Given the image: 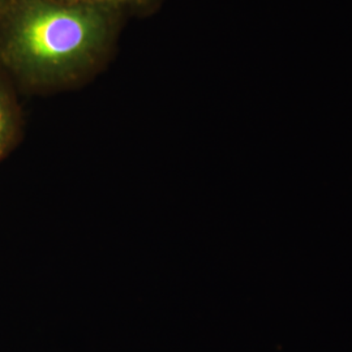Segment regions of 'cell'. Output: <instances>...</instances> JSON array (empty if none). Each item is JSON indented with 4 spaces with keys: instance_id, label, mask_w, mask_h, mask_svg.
Here are the masks:
<instances>
[{
    "instance_id": "1",
    "label": "cell",
    "mask_w": 352,
    "mask_h": 352,
    "mask_svg": "<svg viewBox=\"0 0 352 352\" xmlns=\"http://www.w3.org/2000/svg\"><path fill=\"white\" fill-rule=\"evenodd\" d=\"M109 33L96 4L10 0L0 21V58L29 84H49L91 62Z\"/></svg>"
},
{
    "instance_id": "2",
    "label": "cell",
    "mask_w": 352,
    "mask_h": 352,
    "mask_svg": "<svg viewBox=\"0 0 352 352\" xmlns=\"http://www.w3.org/2000/svg\"><path fill=\"white\" fill-rule=\"evenodd\" d=\"M16 132V115L12 102L0 87V158L11 148Z\"/></svg>"
},
{
    "instance_id": "3",
    "label": "cell",
    "mask_w": 352,
    "mask_h": 352,
    "mask_svg": "<svg viewBox=\"0 0 352 352\" xmlns=\"http://www.w3.org/2000/svg\"><path fill=\"white\" fill-rule=\"evenodd\" d=\"M78 1H84V4H94V3H140L142 0H78Z\"/></svg>"
},
{
    "instance_id": "4",
    "label": "cell",
    "mask_w": 352,
    "mask_h": 352,
    "mask_svg": "<svg viewBox=\"0 0 352 352\" xmlns=\"http://www.w3.org/2000/svg\"><path fill=\"white\" fill-rule=\"evenodd\" d=\"M10 0H0V21L3 19V14L6 12V8H7V4H8Z\"/></svg>"
}]
</instances>
